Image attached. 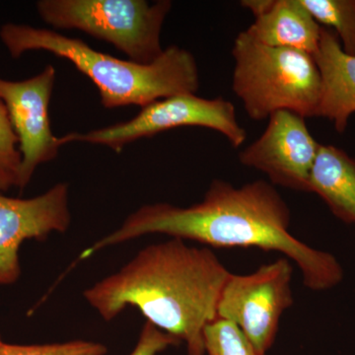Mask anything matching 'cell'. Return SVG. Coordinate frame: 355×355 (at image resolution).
<instances>
[{
    "label": "cell",
    "instance_id": "cell-1",
    "mask_svg": "<svg viewBox=\"0 0 355 355\" xmlns=\"http://www.w3.org/2000/svg\"><path fill=\"white\" fill-rule=\"evenodd\" d=\"M291 218L286 200L266 181L236 188L214 180L202 200L191 207L156 202L135 210L116 230L86 248L77 261L142 236L165 234L212 247L279 252L298 266L311 291H326L340 284L343 268L335 257L294 237L289 231Z\"/></svg>",
    "mask_w": 355,
    "mask_h": 355
},
{
    "label": "cell",
    "instance_id": "cell-2",
    "mask_svg": "<svg viewBox=\"0 0 355 355\" xmlns=\"http://www.w3.org/2000/svg\"><path fill=\"white\" fill-rule=\"evenodd\" d=\"M230 273L211 250L172 238L140 250L83 296L106 322L137 308L159 330L186 343L188 355H205L203 331L217 319Z\"/></svg>",
    "mask_w": 355,
    "mask_h": 355
},
{
    "label": "cell",
    "instance_id": "cell-3",
    "mask_svg": "<svg viewBox=\"0 0 355 355\" xmlns=\"http://www.w3.org/2000/svg\"><path fill=\"white\" fill-rule=\"evenodd\" d=\"M0 40L13 58L27 51H44L69 60L91 79L99 91L105 109L148 106L179 94H196L200 87L197 60L191 51L178 46L166 49L148 64L123 60L96 51L83 40L33 26L7 23Z\"/></svg>",
    "mask_w": 355,
    "mask_h": 355
},
{
    "label": "cell",
    "instance_id": "cell-4",
    "mask_svg": "<svg viewBox=\"0 0 355 355\" xmlns=\"http://www.w3.org/2000/svg\"><path fill=\"white\" fill-rule=\"evenodd\" d=\"M232 55L233 91L250 118L265 120L277 111L318 116L322 80L312 55L266 46L246 31L236 37Z\"/></svg>",
    "mask_w": 355,
    "mask_h": 355
},
{
    "label": "cell",
    "instance_id": "cell-5",
    "mask_svg": "<svg viewBox=\"0 0 355 355\" xmlns=\"http://www.w3.org/2000/svg\"><path fill=\"white\" fill-rule=\"evenodd\" d=\"M169 0H40V17L55 28L79 30L113 44L137 64L155 62L163 50L161 30Z\"/></svg>",
    "mask_w": 355,
    "mask_h": 355
},
{
    "label": "cell",
    "instance_id": "cell-6",
    "mask_svg": "<svg viewBox=\"0 0 355 355\" xmlns=\"http://www.w3.org/2000/svg\"><path fill=\"white\" fill-rule=\"evenodd\" d=\"M181 127L216 130L233 147L241 146L247 139V132L237 120L233 103L221 97L205 99L187 93L158 100L142 108L132 120L86 133L70 132L60 137V141L62 146L74 141L87 142L120 153L133 141Z\"/></svg>",
    "mask_w": 355,
    "mask_h": 355
},
{
    "label": "cell",
    "instance_id": "cell-7",
    "mask_svg": "<svg viewBox=\"0 0 355 355\" xmlns=\"http://www.w3.org/2000/svg\"><path fill=\"white\" fill-rule=\"evenodd\" d=\"M293 266L280 258L250 275L230 273L222 289L217 318L241 329L261 354L272 347L280 318L293 305Z\"/></svg>",
    "mask_w": 355,
    "mask_h": 355
},
{
    "label": "cell",
    "instance_id": "cell-8",
    "mask_svg": "<svg viewBox=\"0 0 355 355\" xmlns=\"http://www.w3.org/2000/svg\"><path fill=\"white\" fill-rule=\"evenodd\" d=\"M57 70L46 65L37 76L22 81L0 78V100L6 105L22 156L19 184L24 190L40 165L58 157L60 137L51 128L50 102Z\"/></svg>",
    "mask_w": 355,
    "mask_h": 355
},
{
    "label": "cell",
    "instance_id": "cell-9",
    "mask_svg": "<svg viewBox=\"0 0 355 355\" xmlns=\"http://www.w3.org/2000/svg\"><path fill=\"white\" fill-rule=\"evenodd\" d=\"M318 144L305 118L289 111H277L268 118L265 132L240 153V162L270 178L273 184L309 191L311 170Z\"/></svg>",
    "mask_w": 355,
    "mask_h": 355
},
{
    "label": "cell",
    "instance_id": "cell-10",
    "mask_svg": "<svg viewBox=\"0 0 355 355\" xmlns=\"http://www.w3.org/2000/svg\"><path fill=\"white\" fill-rule=\"evenodd\" d=\"M69 191L65 183L32 198H9L0 191V286L19 279V249L25 240L43 241L69 228Z\"/></svg>",
    "mask_w": 355,
    "mask_h": 355
},
{
    "label": "cell",
    "instance_id": "cell-11",
    "mask_svg": "<svg viewBox=\"0 0 355 355\" xmlns=\"http://www.w3.org/2000/svg\"><path fill=\"white\" fill-rule=\"evenodd\" d=\"M254 22L246 30L252 38L266 46L303 51L314 57L322 28L300 0H245Z\"/></svg>",
    "mask_w": 355,
    "mask_h": 355
},
{
    "label": "cell",
    "instance_id": "cell-12",
    "mask_svg": "<svg viewBox=\"0 0 355 355\" xmlns=\"http://www.w3.org/2000/svg\"><path fill=\"white\" fill-rule=\"evenodd\" d=\"M313 58L322 80L318 116L333 121L336 130L343 132L355 112V55L343 50L335 34L322 29L319 48Z\"/></svg>",
    "mask_w": 355,
    "mask_h": 355
},
{
    "label": "cell",
    "instance_id": "cell-13",
    "mask_svg": "<svg viewBox=\"0 0 355 355\" xmlns=\"http://www.w3.org/2000/svg\"><path fill=\"white\" fill-rule=\"evenodd\" d=\"M309 191L323 198L338 218L355 223V160L347 153L335 146H320Z\"/></svg>",
    "mask_w": 355,
    "mask_h": 355
},
{
    "label": "cell",
    "instance_id": "cell-14",
    "mask_svg": "<svg viewBox=\"0 0 355 355\" xmlns=\"http://www.w3.org/2000/svg\"><path fill=\"white\" fill-rule=\"evenodd\" d=\"M318 23L331 26L343 44V51L355 55L354 0H300Z\"/></svg>",
    "mask_w": 355,
    "mask_h": 355
},
{
    "label": "cell",
    "instance_id": "cell-15",
    "mask_svg": "<svg viewBox=\"0 0 355 355\" xmlns=\"http://www.w3.org/2000/svg\"><path fill=\"white\" fill-rule=\"evenodd\" d=\"M203 343L207 355H263L237 324L219 318L205 327Z\"/></svg>",
    "mask_w": 355,
    "mask_h": 355
},
{
    "label": "cell",
    "instance_id": "cell-16",
    "mask_svg": "<svg viewBox=\"0 0 355 355\" xmlns=\"http://www.w3.org/2000/svg\"><path fill=\"white\" fill-rule=\"evenodd\" d=\"M22 156L19 140L14 132L8 112L0 100V191L4 193L19 184Z\"/></svg>",
    "mask_w": 355,
    "mask_h": 355
},
{
    "label": "cell",
    "instance_id": "cell-17",
    "mask_svg": "<svg viewBox=\"0 0 355 355\" xmlns=\"http://www.w3.org/2000/svg\"><path fill=\"white\" fill-rule=\"evenodd\" d=\"M103 343L76 340L44 345H9L0 343V355H106Z\"/></svg>",
    "mask_w": 355,
    "mask_h": 355
},
{
    "label": "cell",
    "instance_id": "cell-18",
    "mask_svg": "<svg viewBox=\"0 0 355 355\" xmlns=\"http://www.w3.org/2000/svg\"><path fill=\"white\" fill-rule=\"evenodd\" d=\"M175 336L159 330L150 322L146 321L142 327L139 340L130 355H158L171 347L181 343Z\"/></svg>",
    "mask_w": 355,
    "mask_h": 355
},
{
    "label": "cell",
    "instance_id": "cell-19",
    "mask_svg": "<svg viewBox=\"0 0 355 355\" xmlns=\"http://www.w3.org/2000/svg\"><path fill=\"white\" fill-rule=\"evenodd\" d=\"M0 343H2L1 336H0Z\"/></svg>",
    "mask_w": 355,
    "mask_h": 355
}]
</instances>
